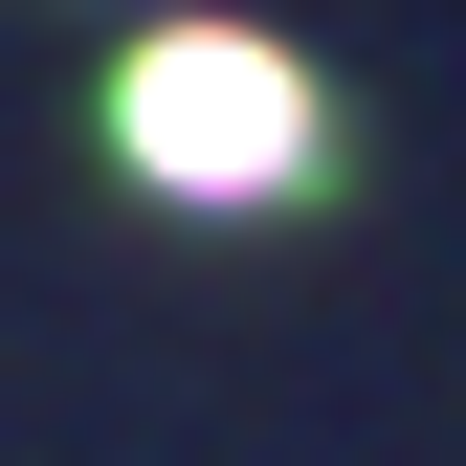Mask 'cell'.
I'll return each mask as SVG.
<instances>
[{"label":"cell","mask_w":466,"mask_h":466,"mask_svg":"<svg viewBox=\"0 0 466 466\" xmlns=\"http://www.w3.org/2000/svg\"><path fill=\"white\" fill-rule=\"evenodd\" d=\"M111 156L178 178V200H289V178H311V67L245 45V23H178V45L111 67Z\"/></svg>","instance_id":"obj_1"}]
</instances>
